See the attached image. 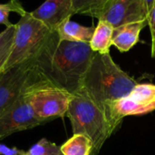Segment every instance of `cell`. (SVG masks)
Wrapping results in <instances>:
<instances>
[{"label": "cell", "mask_w": 155, "mask_h": 155, "mask_svg": "<svg viewBox=\"0 0 155 155\" xmlns=\"http://www.w3.org/2000/svg\"><path fill=\"white\" fill-rule=\"evenodd\" d=\"M143 4H144V7H145L147 16H149V14L151 13V11L153 9V7L154 6L155 0H143Z\"/></svg>", "instance_id": "cell-22"}, {"label": "cell", "mask_w": 155, "mask_h": 155, "mask_svg": "<svg viewBox=\"0 0 155 155\" xmlns=\"http://www.w3.org/2000/svg\"><path fill=\"white\" fill-rule=\"evenodd\" d=\"M15 34V24L6 26L0 33V75L11 53L14 37Z\"/></svg>", "instance_id": "cell-16"}, {"label": "cell", "mask_w": 155, "mask_h": 155, "mask_svg": "<svg viewBox=\"0 0 155 155\" xmlns=\"http://www.w3.org/2000/svg\"><path fill=\"white\" fill-rule=\"evenodd\" d=\"M34 62L15 66L0 75V115L11 108L36 77Z\"/></svg>", "instance_id": "cell-6"}, {"label": "cell", "mask_w": 155, "mask_h": 155, "mask_svg": "<svg viewBox=\"0 0 155 155\" xmlns=\"http://www.w3.org/2000/svg\"><path fill=\"white\" fill-rule=\"evenodd\" d=\"M94 29V26H84L68 19L60 25L56 32L61 40L90 43Z\"/></svg>", "instance_id": "cell-12"}, {"label": "cell", "mask_w": 155, "mask_h": 155, "mask_svg": "<svg viewBox=\"0 0 155 155\" xmlns=\"http://www.w3.org/2000/svg\"><path fill=\"white\" fill-rule=\"evenodd\" d=\"M155 111V103L143 105L133 100L130 96L120 99L113 105V115L115 125L118 127L125 116L142 115Z\"/></svg>", "instance_id": "cell-11"}, {"label": "cell", "mask_w": 155, "mask_h": 155, "mask_svg": "<svg viewBox=\"0 0 155 155\" xmlns=\"http://www.w3.org/2000/svg\"><path fill=\"white\" fill-rule=\"evenodd\" d=\"M129 96L140 104H153L155 103V85L137 84Z\"/></svg>", "instance_id": "cell-17"}, {"label": "cell", "mask_w": 155, "mask_h": 155, "mask_svg": "<svg viewBox=\"0 0 155 155\" xmlns=\"http://www.w3.org/2000/svg\"><path fill=\"white\" fill-rule=\"evenodd\" d=\"M94 55L89 43L61 40L53 31L34 62L35 71L37 78L74 94Z\"/></svg>", "instance_id": "cell-1"}, {"label": "cell", "mask_w": 155, "mask_h": 155, "mask_svg": "<svg viewBox=\"0 0 155 155\" xmlns=\"http://www.w3.org/2000/svg\"><path fill=\"white\" fill-rule=\"evenodd\" d=\"M15 12L20 16H24L27 12L25 10L20 0H10L7 3L0 4V24L9 26L12 25L9 21V14Z\"/></svg>", "instance_id": "cell-19"}, {"label": "cell", "mask_w": 155, "mask_h": 155, "mask_svg": "<svg viewBox=\"0 0 155 155\" xmlns=\"http://www.w3.org/2000/svg\"><path fill=\"white\" fill-rule=\"evenodd\" d=\"M138 83L124 72L110 53H95L86 71L79 91L84 93L104 113L113 132L117 128L113 115V105L127 97Z\"/></svg>", "instance_id": "cell-2"}, {"label": "cell", "mask_w": 155, "mask_h": 155, "mask_svg": "<svg viewBox=\"0 0 155 155\" xmlns=\"http://www.w3.org/2000/svg\"><path fill=\"white\" fill-rule=\"evenodd\" d=\"M63 155H91L93 153V143L84 134H74L61 146Z\"/></svg>", "instance_id": "cell-15"}, {"label": "cell", "mask_w": 155, "mask_h": 155, "mask_svg": "<svg viewBox=\"0 0 155 155\" xmlns=\"http://www.w3.org/2000/svg\"><path fill=\"white\" fill-rule=\"evenodd\" d=\"M20 155H63V153L60 146L45 138H42L27 151H23Z\"/></svg>", "instance_id": "cell-18"}, {"label": "cell", "mask_w": 155, "mask_h": 155, "mask_svg": "<svg viewBox=\"0 0 155 155\" xmlns=\"http://www.w3.org/2000/svg\"><path fill=\"white\" fill-rule=\"evenodd\" d=\"M114 28L105 21L99 20L95 26L93 37L89 43L92 50L99 54H106L110 52V48L113 45Z\"/></svg>", "instance_id": "cell-13"}, {"label": "cell", "mask_w": 155, "mask_h": 155, "mask_svg": "<svg viewBox=\"0 0 155 155\" xmlns=\"http://www.w3.org/2000/svg\"><path fill=\"white\" fill-rule=\"evenodd\" d=\"M24 94L35 115L45 122L66 116L73 96L37 76L25 87Z\"/></svg>", "instance_id": "cell-5"}, {"label": "cell", "mask_w": 155, "mask_h": 155, "mask_svg": "<svg viewBox=\"0 0 155 155\" xmlns=\"http://www.w3.org/2000/svg\"><path fill=\"white\" fill-rule=\"evenodd\" d=\"M152 54H153V57H155V45L152 48Z\"/></svg>", "instance_id": "cell-23"}, {"label": "cell", "mask_w": 155, "mask_h": 155, "mask_svg": "<svg viewBox=\"0 0 155 155\" xmlns=\"http://www.w3.org/2000/svg\"><path fill=\"white\" fill-rule=\"evenodd\" d=\"M66 116L74 134H84L93 143L92 154H97L106 140L114 132L104 113L84 93L73 94Z\"/></svg>", "instance_id": "cell-3"}, {"label": "cell", "mask_w": 155, "mask_h": 155, "mask_svg": "<svg viewBox=\"0 0 155 155\" xmlns=\"http://www.w3.org/2000/svg\"><path fill=\"white\" fill-rule=\"evenodd\" d=\"M148 24V21L126 24L114 28L113 45L121 52H127L134 47L140 37L143 28Z\"/></svg>", "instance_id": "cell-10"}, {"label": "cell", "mask_w": 155, "mask_h": 155, "mask_svg": "<svg viewBox=\"0 0 155 155\" xmlns=\"http://www.w3.org/2000/svg\"><path fill=\"white\" fill-rule=\"evenodd\" d=\"M23 150H19L16 147H8L3 143H0V155H20Z\"/></svg>", "instance_id": "cell-21"}, {"label": "cell", "mask_w": 155, "mask_h": 155, "mask_svg": "<svg viewBox=\"0 0 155 155\" xmlns=\"http://www.w3.org/2000/svg\"><path fill=\"white\" fill-rule=\"evenodd\" d=\"M45 24L27 12L15 24V34L3 72L20 64L35 61L52 34ZM2 72V73H3Z\"/></svg>", "instance_id": "cell-4"}, {"label": "cell", "mask_w": 155, "mask_h": 155, "mask_svg": "<svg viewBox=\"0 0 155 155\" xmlns=\"http://www.w3.org/2000/svg\"><path fill=\"white\" fill-rule=\"evenodd\" d=\"M147 13L143 0H115L98 18L114 28L121 26L147 21Z\"/></svg>", "instance_id": "cell-8"}, {"label": "cell", "mask_w": 155, "mask_h": 155, "mask_svg": "<svg viewBox=\"0 0 155 155\" xmlns=\"http://www.w3.org/2000/svg\"><path fill=\"white\" fill-rule=\"evenodd\" d=\"M30 14L52 31H56L61 24L74 15L73 0H45Z\"/></svg>", "instance_id": "cell-9"}, {"label": "cell", "mask_w": 155, "mask_h": 155, "mask_svg": "<svg viewBox=\"0 0 155 155\" xmlns=\"http://www.w3.org/2000/svg\"><path fill=\"white\" fill-rule=\"evenodd\" d=\"M147 21H148V25L150 26V29H151V34H152V48L155 45V5L153 7L151 13L149 14L148 16V18H147Z\"/></svg>", "instance_id": "cell-20"}, {"label": "cell", "mask_w": 155, "mask_h": 155, "mask_svg": "<svg viewBox=\"0 0 155 155\" xmlns=\"http://www.w3.org/2000/svg\"><path fill=\"white\" fill-rule=\"evenodd\" d=\"M44 123L45 122L40 120L34 112L23 91L15 103L0 115V140Z\"/></svg>", "instance_id": "cell-7"}, {"label": "cell", "mask_w": 155, "mask_h": 155, "mask_svg": "<svg viewBox=\"0 0 155 155\" xmlns=\"http://www.w3.org/2000/svg\"><path fill=\"white\" fill-rule=\"evenodd\" d=\"M115 0H73V9L75 14L99 18L101 15Z\"/></svg>", "instance_id": "cell-14"}]
</instances>
